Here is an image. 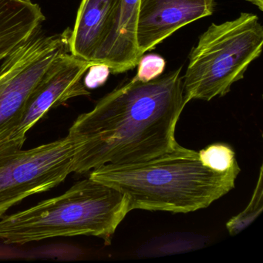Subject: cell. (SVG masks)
I'll list each match as a JSON object with an SVG mask.
<instances>
[{
    "instance_id": "obj_1",
    "label": "cell",
    "mask_w": 263,
    "mask_h": 263,
    "mask_svg": "<svg viewBox=\"0 0 263 263\" xmlns=\"http://www.w3.org/2000/svg\"><path fill=\"white\" fill-rule=\"evenodd\" d=\"M181 73L180 67L149 82L133 78L79 115L69 129L81 140L73 172L138 164L175 151L177 124L187 104Z\"/></svg>"
},
{
    "instance_id": "obj_2",
    "label": "cell",
    "mask_w": 263,
    "mask_h": 263,
    "mask_svg": "<svg viewBox=\"0 0 263 263\" xmlns=\"http://www.w3.org/2000/svg\"><path fill=\"white\" fill-rule=\"evenodd\" d=\"M240 172L238 163L226 172H215L201 163L198 152L179 145L144 162L101 166L89 177L122 192L130 212L189 213L209 207L235 189Z\"/></svg>"
},
{
    "instance_id": "obj_3",
    "label": "cell",
    "mask_w": 263,
    "mask_h": 263,
    "mask_svg": "<svg viewBox=\"0 0 263 263\" xmlns=\"http://www.w3.org/2000/svg\"><path fill=\"white\" fill-rule=\"evenodd\" d=\"M130 212L128 199L117 189L89 177L62 195L41 201L0 221V240L22 245L59 237L95 236L109 246Z\"/></svg>"
},
{
    "instance_id": "obj_4",
    "label": "cell",
    "mask_w": 263,
    "mask_h": 263,
    "mask_svg": "<svg viewBox=\"0 0 263 263\" xmlns=\"http://www.w3.org/2000/svg\"><path fill=\"white\" fill-rule=\"evenodd\" d=\"M262 44L263 27L256 15L241 13L232 21L211 24L189 54L182 77L186 103L227 95L260 56Z\"/></svg>"
},
{
    "instance_id": "obj_5",
    "label": "cell",
    "mask_w": 263,
    "mask_h": 263,
    "mask_svg": "<svg viewBox=\"0 0 263 263\" xmlns=\"http://www.w3.org/2000/svg\"><path fill=\"white\" fill-rule=\"evenodd\" d=\"M71 29L47 35L38 33L12 52L0 66V153L19 150L12 132L30 93L55 59L70 52Z\"/></svg>"
},
{
    "instance_id": "obj_6",
    "label": "cell",
    "mask_w": 263,
    "mask_h": 263,
    "mask_svg": "<svg viewBox=\"0 0 263 263\" xmlns=\"http://www.w3.org/2000/svg\"><path fill=\"white\" fill-rule=\"evenodd\" d=\"M81 140L67 136L29 150L0 153V217L27 197L64 182L73 173Z\"/></svg>"
},
{
    "instance_id": "obj_7",
    "label": "cell",
    "mask_w": 263,
    "mask_h": 263,
    "mask_svg": "<svg viewBox=\"0 0 263 263\" xmlns=\"http://www.w3.org/2000/svg\"><path fill=\"white\" fill-rule=\"evenodd\" d=\"M93 61L62 53L53 61L34 90L30 93L24 110L12 132L10 141L22 148L27 134L46 114L73 98L90 95L83 82Z\"/></svg>"
},
{
    "instance_id": "obj_8",
    "label": "cell",
    "mask_w": 263,
    "mask_h": 263,
    "mask_svg": "<svg viewBox=\"0 0 263 263\" xmlns=\"http://www.w3.org/2000/svg\"><path fill=\"white\" fill-rule=\"evenodd\" d=\"M215 0H140L138 53L143 56L187 24L213 14Z\"/></svg>"
},
{
    "instance_id": "obj_9",
    "label": "cell",
    "mask_w": 263,
    "mask_h": 263,
    "mask_svg": "<svg viewBox=\"0 0 263 263\" xmlns=\"http://www.w3.org/2000/svg\"><path fill=\"white\" fill-rule=\"evenodd\" d=\"M139 1L118 0L110 31L92 60L107 66L110 73L132 70L141 58L136 41Z\"/></svg>"
},
{
    "instance_id": "obj_10",
    "label": "cell",
    "mask_w": 263,
    "mask_h": 263,
    "mask_svg": "<svg viewBox=\"0 0 263 263\" xmlns=\"http://www.w3.org/2000/svg\"><path fill=\"white\" fill-rule=\"evenodd\" d=\"M118 0H82L71 29L70 53L92 61L107 37Z\"/></svg>"
},
{
    "instance_id": "obj_11",
    "label": "cell",
    "mask_w": 263,
    "mask_h": 263,
    "mask_svg": "<svg viewBox=\"0 0 263 263\" xmlns=\"http://www.w3.org/2000/svg\"><path fill=\"white\" fill-rule=\"evenodd\" d=\"M44 21L31 0H0V61L37 34Z\"/></svg>"
},
{
    "instance_id": "obj_12",
    "label": "cell",
    "mask_w": 263,
    "mask_h": 263,
    "mask_svg": "<svg viewBox=\"0 0 263 263\" xmlns=\"http://www.w3.org/2000/svg\"><path fill=\"white\" fill-rule=\"evenodd\" d=\"M262 165L260 167L258 181L253 195L246 209L238 215L232 217L227 223L226 228L231 235H235L248 227L263 209Z\"/></svg>"
},
{
    "instance_id": "obj_13",
    "label": "cell",
    "mask_w": 263,
    "mask_h": 263,
    "mask_svg": "<svg viewBox=\"0 0 263 263\" xmlns=\"http://www.w3.org/2000/svg\"><path fill=\"white\" fill-rule=\"evenodd\" d=\"M203 164L218 172H224L237 164L235 152L232 147L222 143L211 144L198 152Z\"/></svg>"
},
{
    "instance_id": "obj_14",
    "label": "cell",
    "mask_w": 263,
    "mask_h": 263,
    "mask_svg": "<svg viewBox=\"0 0 263 263\" xmlns=\"http://www.w3.org/2000/svg\"><path fill=\"white\" fill-rule=\"evenodd\" d=\"M138 70L135 78L142 82H149L163 74L166 61L158 54L143 55L138 64Z\"/></svg>"
},
{
    "instance_id": "obj_15",
    "label": "cell",
    "mask_w": 263,
    "mask_h": 263,
    "mask_svg": "<svg viewBox=\"0 0 263 263\" xmlns=\"http://www.w3.org/2000/svg\"><path fill=\"white\" fill-rule=\"evenodd\" d=\"M84 78V85L87 88L95 89L105 84L110 73V69L104 64H95L87 70Z\"/></svg>"
},
{
    "instance_id": "obj_16",
    "label": "cell",
    "mask_w": 263,
    "mask_h": 263,
    "mask_svg": "<svg viewBox=\"0 0 263 263\" xmlns=\"http://www.w3.org/2000/svg\"><path fill=\"white\" fill-rule=\"evenodd\" d=\"M249 2L252 3L255 7H258V10H263V0H248Z\"/></svg>"
}]
</instances>
